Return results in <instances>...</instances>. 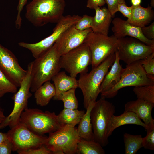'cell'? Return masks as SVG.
<instances>
[{
  "mask_svg": "<svg viewBox=\"0 0 154 154\" xmlns=\"http://www.w3.org/2000/svg\"><path fill=\"white\" fill-rule=\"evenodd\" d=\"M19 123L34 133L40 135L56 131L63 126L54 112H43L37 108L25 109L21 114Z\"/></svg>",
  "mask_w": 154,
  "mask_h": 154,
  "instance_id": "277c9868",
  "label": "cell"
},
{
  "mask_svg": "<svg viewBox=\"0 0 154 154\" xmlns=\"http://www.w3.org/2000/svg\"><path fill=\"white\" fill-rule=\"evenodd\" d=\"M0 69L17 87L20 86L27 72L13 52L0 44Z\"/></svg>",
  "mask_w": 154,
  "mask_h": 154,
  "instance_id": "5bb4252c",
  "label": "cell"
},
{
  "mask_svg": "<svg viewBox=\"0 0 154 154\" xmlns=\"http://www.w3.org/2000/svg\"><path fill=\"white\" fill-rule=\"evenodd\" d=\"M12 145V151L37 148L44 145L47 137L36 134L20 123L7 133Z\"/></svg>",
  "mask_w": 154,
  "mask_h": 154,
  "instance_id": "4fadbf2b",
  "label": "cell"
},
{
  "mask_svg": "<svg viewBox=\"0 0 154 154\" xmlns=\"http://www.w3.org/2000/svg\"><path fill=\"white\" fill-rule=\"evenodd\" d=\"M65 0H31L26 6L25 17L36 27L57 23L63 16Z\"/></svg>",
  "mask_w": 154,
  "mask_h": 154,
  "instance_id": "6da1fadb",
  "label": "cell"
},
{
  "mask_svg": "<svg viewBox=\"0 0 154 154\" xmlns=\"http://www.w3.org/2000/svg\"><path fill=\"white\" fill-rule=\"evenodd\" d=\"M5 117L3 109L0 107V124L4 120Z\"/></svg>",
  "mask_w": 154,
  "mask_h": 154,
  "instance_id": "b9f144b4",
  "label": "cell"
},
{
  "mask_svg": "<svg viewBox=\"0 0 154 154\" xmlns=\"http://www.w3.org/2000/svg\"><path fill=\"white\" fill-rule=\"evenodd\" d=\"M108 5V9L112 16L118 11V5L119 4L126 3L125 0H105Z\"/></svg>",
  "mask_w": 154,
  "mask_h": 154,
  "instance_id": "d590c367",
  "label": "cell"
},
{
  "mask_svg": "<svg viewBox=\"0 0 154 154\" xmlns=\"http://www.w3.org/2000/svg\"><path fill=\"white\" fill-rule=\"evenodd\" d=\"M116 58L111 66L110 71L108 72L100 86V93L106 92L112 88L119 81L124 68L120 64L117 50L115 52Z\"/></svg>",
  "mask_w": 154,
  "mask_h": 154,
  "instance_id": "ffe728a7",
  "label": "cell"
},
{
  "mask_svg": "<svg viewBox=\"0 0 154 154\" xmlns=\"http://www.w3.org/2000/svg\"><path fill=\"white\" fill-rule=\"evenodd\" d=\"M85 113L84 111L77 109L64 108L57 116L59 121L62 126L68 125L75 127L78 124Z\"/></svg>",
  "mask_w": 154,
  "mask_h": 154,
  "instance_id": "d4e9b609",
  "label": "cell"
},
{
  "mask_svg": "<svg viewBox=\"0 0 154 154\" xmlns=\"http://www.w3.org/2000/svg\"><path fill=\"white\" fill-rule=\"evenodd\" d=\"M131 15L126 20L133 25L141 27L149 24L154 19V11L149 5L147 8L140 5H132Z\"/></svg>",
  "mask_w": 154,
  "mask_h": 154,
  "instance_id": "d6986e66",
  "label": "cell"
},
{
  "mask_svg": "<svg viewBox=\"0 0 154 154\" xmlns=\"http://www.w3.org/2000/svg\"><path fill=\"white\" fill-rule=\"evenodd\" d=\"M106 3L105 0H88L86 7L90 9H94L104 6Z\"/></svg>",
  "mask_w": 154,
  "mask_h": 154,
  "instance_id": "ab89813d",
  "label": "cell"
},
{
  "mask_svg": "<svg viewBox=\"0 0 154 154\" xmlns=\"http://www.w3.org/2000/svg\"><path fill=\"white\" fill-rule=\"evenodd\" d=\"M139 61L147 74L154 75V53Z\"/></svg>",
  "mask_w": 154,
  "mask_h": 154,
  "instance_id": "1f68e13d",
  "label": "cell"
},
{
  "mask_svg": "<svg viewBox=\"0 0 154 154\" xmlns=\"http://www.w3.org/2000/svg\"><path fill=\"white\" fill-rule=\"evenodd\" d=\"M61 55L54 44L48 50L32 62L30 90L34 92L45 82L52 78L61 69Z\"/></svg>",
  "mask_w": 154,
  "mask_h": 154,
  "instance_id": "3957f363",
  "label": "cell"
},
{
  "mask_svg": "<svg viewBox=\"0 0 154 154\" xmlns=\"http://www.w3.org/2000/svg\"><path fill=\"white\" fill-rule=\"evenodd\" d=\"M154 85V75L147 74L139 61L127 65L119 82L110 90L102 93L101 97H114L122 88Z\"/></svg>",
  "mask_w": 154,
  "mask_h": 154,
  "instance_id": "8992f818",
  "label": "cell"
},
{
  "mask_svg": "<svg viewBox=\"0 0 154 154\" xmlns=\"http://www.w3.org/2000/svg\"><path fill=\"white\" fill-rule=\"evenodd\" d=\"M118 11L121 12L125 17L127 19L130 17L132 12L131 7L127 6L126 3L119 4L118 5Z\"/></svg>",
  "mask_w": 154,
  "mask_h": 154,
  "instance_id": "f35d334b",
  "label": "cell"
},
{
  "mask_svg": "<svg viewBox=\"0 0 154 154\" xmlns=\"http://www.w3.org/2000/svg\"><path fill=\"white\" fill-rule=\"evenodd\" d=\"M127 124L140 125L145 129L146 125L134 113L124 112L121 115H113L110 119L107 127V136L108 138L113 131L118 127Z\"/></svg>",
  "mask_w": 154,
  "mask_h": 154,
  "instance_id": "ac0fdd59",
  "label": "cell"
},
{
  "mask_svg": "<svg viewBox=\"0 0 154 154\" xmlns=\"http://www.w3.org/2000/svg\"><path fill=\"white\" fill-rule=\"evenodd\" d=\"M74 25L65 31L54 44L61 56L84 43L91 28L83 31L76 29Z\"/></svg>",
  "mask_w": 154,
  "mask_h": 154,
  "instance_id": "9a60e30c",
  "label": "cell"
},
{
  "mask_svg": "<svg viewBox=\"0 0 154 154\" xmlns=\"http://www.w3.org/2000/svg\"><path fill=\"white\" fill-rule=\"evenodd\" d=\"M154 106L153 104L141 99H137L126 103L124 112L134 113L147 125L154 120L151 115Z\"/></svg>",
  "mask_w": 154,
  "mask_h": 154,
  "instance_id": "e0dca14e",
  "label": "cell"
},
{
  "mask_svg": "<svg viewBox=\"0 0 154 154\" xmlns=\"http://www.w3.org/2000/svg\"><path fill=\"white\" fill-rule=\"evenodd\" d=\"M113 26L111 30L114 35L117 39L129 36L137 39L148 45H154V40L147 38L143 35L141 27L128 23L117 17L112 21Z\"/></svg>",
  "mask_w": 154,
  "mask_h": 154,
  "instance_id": "2e32d148",
  "label": "cell"
},
{
  "mask_svg": "<svg viewBox=\"0 0 154 154\" xmlns=\"http://www.w3.org/2000/svg\"><path fill=\"white\" fill-rule=\"evenodd\" d=\"M103 147L94 140H87L81 138L78 143L76 154H104Z\"/></svg>",
  "mask_w": 154,
  "mask_h": 154,
  "instance_id": "484cf974",
  "label": "cell"
},
{
  "mask_svg": "<svg viewBox=\"0 0 154 154\" xmlns=\"http://www.w3.org/2000/svg\"><path fill=\"white\" fill-rule=\"evenodd\" d=\"M147 133L146 136L143 138L142 145L145 149L154 150V120L146 125L145 129Z\"/></svg>",
  "mask_w": 154,
  "mask_h": 154,
  "instance_id": "4dcf8cb0",
  "label": "cell"
},
{
  "mask_svg": "<svg viewBox=\"0 0 154 154\" xmlns=\"http://www.w3.org/2000/svg\"><path fill=\"white\" fill-rule=\"evenodd\" d=\"M81 17L75 15L63 16L56 23L52 33L48 37L38 42L30 43L21 42L18 44L20 47L29 50L33 56L36 58L50 49L60 36L68 29L74 25Z\"/></svg>",
  "mask_w": 154,
  "mask_h": 154,
  "instance_id": "30bf717a",
  "label": "cell"
},
{
  "mask_svg": "<svg viewBox=\"0 0 154 154\" xmlns=\"http://www.w3.org/2000/svg\"><path fill=\"white\" fill-rule=\"evenodd\" d=\"M115 53L111 54L89 73L80 74L78 80V88L81 90L84 97L83 104L86 109L89 105L95 103L100 93V87L109 68L114 62Z\"/></svg>",
  "mask_w": 154,
  "mask_h": 154,
  "instance_id": "7a4b0ae2",
  "label": "cell"
},
{
  "mask_svg": "<svg viewBox=\"0 0 154 154\" xmlns=\"http://www.w3.org/2000/svg\"><path fill=\"white\" fill-rule=\"evenodd\" d=\"M94 104L89 105L86 109V112L78 123L77 128L78 135L80 138L87 140H94L90 114L91 110Z\"/></svg>",
  "mask_w": 154,
  "mask_h": 154,
  "instance_id": "cb8c5ba5",
  "label": "cell"
},
{
  "mask_svg": "<svg viewBox=\"0 0 154 154\" xmlns=\"http://www.w3.org/2000/svg\"><path fill=\"white\" fill-rule=\"evenodd\" d=\"M7 139L8 138L7 133H3L0 132V144Z\"/></svg>",
  "mask_w": 154,
  "mask_h": 154,
  "instance_id": "60d3db41",
  "label": "cell"
},
{
  "mask_svg": "<svg viewBox=\"0 0 154 154\" xmlns=\"http://www.w3.org/2000/svg\"><path fill=\"white\" fill-rule=\"evenodd\" d=\"M92 62L91 52L84 43L62 55L60 60L61 68L74 78L79 74L87 72Z\"/></svg>",
  "mask_w": 154,
  "mask_h": 154,
  "instance_id": "8fae6325",
  "label": "cell"
},
{
  "mask_svg": "<svg viewBox=\"0 0 154 154\" xmlns=\"http://www.w3.org/2000/svg\"><path fill=\"white\" fill-rule=\"evenodd\" d=\"M66 75L64 71L59 72L52 78L57 96L70 89L78 88V80L76 78Z\"/></svg>",
  "mask_w": 154,
  "mask_h": 154,
  "instance_id": "7402d4cb",
  "label": "cell"
},
{
  "mask_svg": "<svg viewBox=\"0 0 154 154\" xmlns=\"http://www.w3.org/2000/svg\"><path fill=\"white\" fill-rule=\"evenodd\" d=\"M28 0H18L17 8V15L15 21V26L16 28L19 29L21 28L22 22L21 15L23 9L27 4Z\"/></svg>",
  "mask_w": 154,
  "mask_h": 154,
  "instance_id": "e575fe53",
  "label": "cell"
},
{
  "mask_svg": "<svg viewBox=\"0 0 154 154\" xmlns=\"http://www.w3.org/2000/svg\"><path fill=\"white\" fill-rule=\"evenodd\" d=\"M142 32L147 39L154 40V22L147 27L145 26L141 27Z\"/></svg>",
  "mask_w": 154,
  "mask_h": 154,
  "instance_id": "8d00e7d4",
  "label": "cell"
},
{
  "mask_svg": "<svg viewBox=\"0 0 154 154\" xmlns=\"http://www.w3.org/2000/svg\"><path fill=\"white\" fill-rule=\"evenodd\" d=\"M93 17L87 15H84L74 25L77 29L83 31L91 28L92 24Z\"/></svg>",
  "mask_w": 154,
  "mask_h": 154,
  "instance_id": "d6a6232c",
  "label": "cell"
},
{
  "mask_svg": "<svg viewBox=\"0 0 154 154\" xmlns=\"http://www.w3.org/2000/svg\"><path fill=\"white\" fill-rule=\"evenodd\" d=\"M133 91L137 99L154 104V85L134 87Z\"/></svg>",
  "mask_w": 154,
  "mask_h": 154,
  "instance_id": "f1b7e54d",
  "label": "cell"
},
{
  "mask_svg": "<svg viewBox=\"0 0 154 154\" xmlns=\"http://www.w3.org/2000/svg\"><path fill=\"white\" fill-rule=\"evenodd\" d=\"M76 89L72 88L62 92L57 96H54L53 99L62 101L64 104V108L78 109V103L75 95Z\"/></svg>",
  "mask_w": 154,
  "mask_h": 154,
  "instance_id": "83f0119b",
  "label": "cell"
},
{
  "mask_svg": "<svg viewBox=\"0 0 154 154\" xmlns=\"http://www.w3.org/2000/svg\"><path fill=\"white\" fill-rule=\"evenodd\" d=\"M117 51L119 60L128 65L154 53V45H148L135 38L126 37L118 39Z\"/></svg>",
  "mask_w": 154,
  "mask_h": 154,
  "instance_id": "7c38bea8",
  "label": "cell"
},
{
  "mask_svg": "<svg viewBox=\"0 0 154 154\" xmlns=\"http://www.w3.org/2000/svg\"><path fill=\"white\" fill-rule=\"evenodd\" d=\"M80 139L76 127L65 125L49 133L44 145L52 154H75Z\"/></svg>",
  "mask_w": 154,
  "mask_h": 154,
  "instance_id": "52a82bcc",
  "label": "cell"
},
{
  "mask_svg": "<svg viewBox=\"0 0 154 154\" xmlns=\"http://www.w3.org/2000/svg\"><path fill=\"white\" fill-rule=\"evenodd\" d=\"M17 88L0 69V98L7 93H15Z\"/></svg>",
  "mask_w": 154,
  "mask_h": 154,
  "instance_id": "f546056e",
  "label": "cell"
},
{
  "mask_svg": "<svg viewBox=\"0 0 154 154\" xmlns=\"http://www.w3.org/2000/svg\"><path fill=\"white\" fill-rule=\"evenodd\" d=\"M32 67L31 62L27 66V74L21 82L19 89L12 97L14 101L12 111L0 124V129L7 126L11 129L19 123L22 113L28 108V100L32 95L29 91Z\"/></svg>",
  "mask_w": 154,
  "mask_h": 154,
  "instance_id": "9c48e42d",
  "label": "cell"
},
{
  "mask_svg": "<svg viewBox=\"0 0 154 154\" xmlns=\"http://www.w3.org/2000/svg\"><path fill=\"white\" fill-rule=\"evenodd\" d=\"M115 112V106L102 97L96 101L91 110L90 117L94 140L102 147L109 143L107 134L108 125Z\"/></svg>",
  "mask_w": 154,
  "mask_h": 154,
  "instance_id": "5b68a950",
  "label": "cell"
},
{
  "mask_svg": "<svg viewBox=\"0 0 154 154\" xmlns=\"http://www.w3.org/2000/svg\"><path fill=\"white\" fill-rule=\"evenodd\" d=\"M95 15L93 17L91 29L94 32L108 35L112 16L108 9L98 7L95 9Z\"/></svg>",
  "mask_w": 154,
  "mask_h": 154,
  "instance_id": "44dd1931",
  "label": "cell"
},
{
  "mask_svg": "<svg viewBox=\"0 0 154 154\" xmlns=\"http://www.w3.org/2000/svg\"><path fill=\"white\" fill-rule=\"evenodd\" d=\"M84 43L91 54L92 68L100 64L108 57L117 50L118 39L113 35L109 36L91 31Z\"/></svg>",
  "mask_w": 154,
  "mask_h": 154,
  "instance_id": "ba28073f",
  "label": "cell"
},
{
  "mask_svg": "<svg viewBox=\"0 0 154 154\" xmlns=\"http://www.w3.org/2000/svg\"><path fill=\"white\" fill-rule=\"evenodd\" d=\"M125 154H135L143 147L141 135H132L125 133L123 136Z\"/></svg>",
  "mask_w": 154,
  "mask_h": 154,
  "instance_id": "4316f807",
  "label": "cell"
},
{
  "mask_svg": "<svg viewBox=\"0 0 154 154\" xmlns=\"http://www.w3.org/2000/svg\"><path fill=\"white\" fill-rule=\"evenodd\" d=\"M34 92L36 104L41 106L47 105L56 94L54 86L50 81L45 82Z\"/></svg>",
  "mask_w": 154,
  "mask_h": 154,
  "instance_id": "603a6c76",
  "label": "cell"
},
{
  "mask_svg": "<svg viewBox=\"0 0 154 154\" xmlns=\"http://www.w3.org/2000/svg\"><path fill=\"white\" fill-rule=\"evenodd\" d=\"M19 154H52V151L48 149L45 145L35 148L30 149H28L18 151H17Z\"/></svg>",
  "mask_w": 154,
  "mask_h": 154,
  "instance_id": "836d02e7",
  "label": "cell"
},
{
  "mask_svg": "<svg viewBox=\"0 0 154 154\" xmlns=\"http://www.w3.org/2000/svg\"><path fill=\"white\" fill-rule=\"evenodd\" d=\"M132 5L134 6H137L140 5L141 0H131Z\"/></svg>",
  "mask_w": 154,
  "mask_h": 154,
  "instance_id": "7bdbcfd3",
  "label": "cell"
},
{
  "mask_svg": "<svg viewBox=\"0 0 154 154\" xmlns=\"http://www.w3.org/2000/svg\"><path fill=\"white\" fill-rule=\"evenodd\" d=\"M12 151V145L7 139L0 144V154H10Z\"/></svg>",
  "mask_w": 154,
  "mask_h": 154,
  "instance_id": "74e56055",
  "label": "cell"
}]
</instances>
